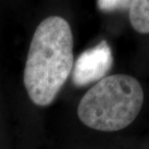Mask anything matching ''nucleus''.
<instances>
[{"instance_id": "4", "label": "nucleus", "mask_w": 149, "mask_h": 149, "mask_svg": "<svg viewBox=\"0 0 149 149\" xmlns=\"http://www.w3.org/2000/svg\"><path fill=\"white\" fill-rule=\"evenodd\" d=\"M129 18L138 33L149 34V0H133L129 7Z\"/></svg>"}, {"instance_id": "1", "label": "nucleus", "mask_w": 149, "mask_h": 149, "mask_svg": "<svg viewBox=\"0 0 149 149\" xmlns=\"http://www.w3.org/2000/svg\"><path fill=\"white\" fill-rule=\"evenodd\" d=\"M73 35L61 17H49L38 25L31 40L23 73L30 99L40 107L50 105L73 68Z\"/></svg>"}, {"instance_id": "2", "label": "nucleus", "mask_w": 149, "mask_h": 149, "mask_svg": "<svg viewBox=\"0 0 149 149\" xmlns=\"http://www.w3.org/2000/svg\"><path fill=\"white\" fill-rule=\"evenodd\" d=\"M143 100V90L137 79L113 74L101 79L86 93L77 115L82 123L91 129L116 132L137 118Z\"/></svg>"}, {"instance_id": "3", "label": "nucleus", "mask_w": 149, "mask_h": 149, "mask_svg": "<svg viewBox=\"0 0 149 149\" xmlns=\"http://www.w3.org/2000/svg\"><path fill=\"white\" fill-rule=\"evenodd\" d=\"M112 49L106 40L86 50L72 68V82L76 87H85L105 77L113 65Z\"/></svg>"}, {"instance_id": "5", "label": "nucleus", "mask_w": 149, "mask_h": 149, "mask_svg": "<svg viewBox=\"0 0 149 149\" xmlns=\"http://www.w3.org/2000/svg\"><path fill=\"white\" fill-rule=\"evenodd\" d=\"M133 0H97V6L102 12L123 11L129 9Z\"/></svg>"}]
</instances>
